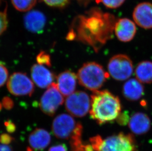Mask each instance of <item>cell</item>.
Returning <instances> with one entry per match:
<instances>
[{
    "instance_id": "1",
    "label": "cell",
    "mask_w": 152,
    "mask_h": 151,
    "mask_svg": "<svg viewBox=\"0 0 152 151\" xmlns=\"http://www.w3.org/2000/svg\"><path fill=\"white\" fill-rule=\"evenodd\" d=\"M90 114L98 124L103 125L116 120L121 112L120 100L107 90L94 91L91 95Z\"/></svg>"
},
{
    "instance_id": "2",
    "label": "cell",
    "mask_w": 152,
    "mask_h": 151,
    "mask_svg": "<svg viewBox=\"0 0 152 151\" xmlns=\"http://www.w3.org/2000/svg\"><path fill=\"white\" fill-rule=\"evenodd\" d=\"M109 76L101 64L96 62L85 63L79 69L77 74L79 83L93 92L103 86Z\"/></svg>"
},
{
    "instance_id": "3",
    "label": "cell",
    "mask_w": 152,
    "mask_h": 151,
    "mask_svg": "<svg viewBox=\"0 0 152 151\" xmlns=\"http://www.w3.org/2000/svg\"><path fill=\"white\" fill-rule=\"evenodd\" d=\"M52 131L60 139L70 140L82 137L83 126L72 115L66 113L57 116L52 122Z\"/></svg>"
},
{
    "instance_id": "4",
    "label": "cell",
    "mask_w": 152,
    "mask_h": 151,
    "mask_svg": "<svg viewBox=\"0 0 152 151\" xmlns=\"http://www.w3.org/2000/svg\"><path fill=\"white\" fill-rule=\"evenodd\" d=\"M109 75L114 80L123 81L129 78L134 71L132 60L124 54H118L112 57L108 63Z\"/></svg>"
},
{
    "instance_id": "5",
    "label": "cell",
    "mask_w": 152,
    "mask_h": 151,
    "mask_svg": "<svg viewBox=\"0 0 152 151\" xmlns=\"http://www.w3.org/2000/svg\"><path fill=\"white\" fill-rule=\"evenodd\" d=\"M133 135L123 133L110 136L103 139L100 151H136Z\"/></svg>"
},
{
    "instance_id": "6",
    "label": "cell",
    "mask_w": 152,
    "mask_h": 151,
    "mask_svg": "<svg viewBox=\"0 0 152 151\" xmlns=\"http://www.w3.org/2000/svg\"><path fill=\"white\" fill-rule=\"evenodd\" d=\"M65 107L68 113L73 116L84 117L90 110V98L85 92H75L67 97Z\"/></svg>"
},
{
    "instance_id": "7",
    "label": "cell",
    "mask_w": 152,
    "mask_h": 151,
    "mask_svg": "<svg viewBox=\"0 0 152 151\" xmlns=\"http://www.w3.org/2000/svg\"><path fill=\"white\" fill-rule=\"evenodd\" d=\"M64 102L63 95L59 91L57 84L53 83L41 97L39 107L45 114L53 116Z\"/></svg>"
},
{
    "instance_id": "8",
    "label": "cell",
    "mask_w": 152,
    "mask_h": 151,
    "mask_svg": "<svg viewBox=\"0 0 152 151\" xmlns=\"http://www.w3.org/2000/svg\"><path fill=\"white\" fill-rule=\"evenodd\" d=\"M7 88L11 94L16 96H31L34 90L33 81L26 74L21 72H15L10 76Z\"/></svg>"
},
{
    "instance_id": "9",
    "label": "cell",
    "mask_w": 152,
    "mask_h": 151,
    "mask_svg": "<svg viewBox=\"0 0 152 151\" xmlns=\"http://www.w3.org/2000/svg\"><path fill=\"white\" fill-rule=\"evenodd\" d=\"M133 18L140 27L152 29V4L143 2L137 4L134 10Z\"/></svg>"
},
{
    "instance_id": "10",
    "label": "cell",
    "mask_w": 152,
    "mask_h": 151,
    "mask_svg": "<svg viewBox=\"0 0 152 151\" xmlns=\"http://www.w3.org/2000/svg\"><path fill=\"white\" fill-rule=\"evenodd\" d=\"M31 77L34 82L42 89L48 88L54 81L55 75L45 66L34 64L31 69Z\"/></svg>"
},
{
    "instance_id": "11",
    "label": "cell",
    "mask_w": 152,
    "mask_h": 151,
    "mask_svg": "<svg viewBox=\"0 0 152 151\" xmlns=\"http://www.w3.org/2000/svg\"><path fill=\"white\" fill-rule=\"evenodd\" d=\"M117 38L120 41L128 42L134 39L136 33L135 24L128 18L120 19L114 26Z\"/></svg>"
},
{
    "instance_id": "12",
    "label": "cell",
    "mask_w": 152,
    "mask_h": 151,
    "mask_svg": "<svg viewBox=\"0 0 152 151\" xmlns=\"http://www.w3.org/2000/svg\"><path fill=\"white\" fill-rule=\"evenodd\" d=\"M46 16L39 10H33L28 12L24 17V24L28 31L35 33L43 31L46 25Z\"/></svg>"
},
{
    "instance_id": "13",
    "label": "cell",
    "mask_w": 152,
    "mask_h": 151,
    "mask_svg": "<svg viewBox=\"0 0 152 151\" xmlns=\"http://www.w3.org/2000/svg\"><path fill=\"white\" fill-rule=\"evenodd\" d=\"M129 127L134 134L142 135L146 134L151 128L149 117L144 113L138 112L129 118Z\"/></svg>"
},
{
    "instance_id": "14",
    "label": "cell",
    "mask_w": 152,
    "mask_h": 151,
    "mask_svg": "<svg viewBox=\"0 0 152 151\" xmlns=\"http://www.w3.org/2000/svg\"><path fill=\"white\" fill-rule=\"evenodd\" d=\"M77 79V75L69 70L63 72L58 75L57 78V85L63 95L69 96L75 92Z\"/></svg>"
},
{
    "instance_id": "15",
    "label": "cell",
    "mask_w": 152,
    "mask_h": 151,
    "mask_svg": "<svg viewBox=\"0 0 152 151\" xmlns=\"http://www.w3.org/2000/svg\"><path fill=\"white\" fill-rule=\"evenodd\" d=\"M51 141L50 134L42 128H36L28 137L29 145L34 150H42L49 146Z\"/></svg>"
},
{
    "instance_id": "16",
    "label": "cell",
    "mask_w": 152,
    "mask_h": 151,
    "mask_svg": "<svg viewBox=\"0 0 152 151\" xmlns=\"http://www.w3.org/2000/svg\"><path fill=\"white\" fill-rule=\"evenodd\" d=\"M122 93L127 100L135 101L139 100L144 93L142 83L135 78H131L126 81L123 86Z\"/></svg>"
},
{
    "instance_id": "17",
    "label": "cell",
    "mask_w": 152,
    "mask_h": 151,
    "mask_svg": "<svg viewBox=\"0 0 152 151\" xmlns=\"http://www.w3.org/2000/svg\"><path fill=\"white\" fill-rule=\"evenodd\" d=\"M136 79L142 83H152V62L149 60L141 61L135 69Z\"/></svg>"
},
{
    "instance_id": "18",
    "label": "cell",
    "mask_w": 152,
    "mask_h": 151,
    "mask_svg": "<svg viewBox=\"0 0 152 151\" xmlns=\"http://www.w3.org/2000/svg\"><path fill=\"white\" fill-rule=\"evenodd\" d=\"M37 0H12L14 7L20 12H27L34 7Z\"/></svg>"
},
{
    "instance_id": "19",
    "label": "cell",
    "mask_w": 152,
    "mask_h": 151,
    "mask_svg": "<svg viewBox=\"0 0 152 151\" xmlns=\"http://www.w3.org/2000/svg\"><path fill=\"white\" fill-rule=\"evenodd\" d=\"M71 151H94L90 144L83 142L82 138L69 142Z\"/></svg>"
},
{
    "instance_id": "20",
    "label": "cell",
    "mask_w": 152,
    "mask_h": 151,
    "mask_svg": "<svg viewBox=\"0 0 152 151\" xmlns=\"http://www.w3.org/2000/svg\"><path fill=\"white\" fill-rule=\"evenodd\" d=\"M37 61L38 64L42 65L48 66L50 67L51 66V57L48 53L45 51L40 52L37 57Z\"/></svg>"
},
{
    "instance_id": "21",
    "label": "cell",
    "mask_w": 152,
    "mask_h": 151,
    "mask_svg": "<svg viewBox=\"0 0 152 151\" xmlns=\"http://www.w3.org/2000/svg\"><path fill=\"white\" fill-rule=\"evenodd\" d=\"M104 6L109 9H117L123 4L125 0H99Z\"/></svg>"
},
{
    "instance_id": "22",
    "label": "cell",
    "mask_w": 152,
    "mask_h": 151,
    "mask_svg": "<svg viewBox=\"0 0 152 151\" xmlns=\"http://www.w3.org/2000/svg\"><path fill=\"white\" fill-rule=\"evenodd\" d=\"M103 139L99 135L92 137L90 139V144L94 151H101Z\"/></svg>"
},
{
    "instance_id": "23",
    "label": "cell",
    "mask_w": 152,
    "mask_h": 151,
    "mask_svg": "<svg viewBox=\"0 0 152 151\" xmlns=\"http://www.w3.org/2000/svg\"><path fill=\"white\" fill-rule=\"evenodd\" d=\"M9 72L7 67L0 63V87H2L7 81Z\"/></svg>"
},
{
    "instance_id": "24",
    "label": "cell",
    "mask_w": 152,
    "mask_h": 151,
    "mask_svg": "<svg viewBox=\"0 0 152 151\" xmlns=\"http://www.w3.org/2000/svg\"><path fill=\"white\" fill-rule=\"evenodd\" d=\"M8 25L6 12H0V36L6 30Z\"/></svg>"
},
{
    "instance_id": "25",
    "label": "cell",
    "mask_w": 152,
    "mask_h": 151,
    "mask_svg": "<svg viewBox=\"0 0 152 151\" xmlns=\"http://www.w3.org/2000/svg\"><path fill=\"white\" fill-rule=\"evenodd\" d=\"M46 4L54 7H63L66 5L69 0H43Z\"/></svg>"
},
{
    "instance_id": "26",
    "label": "cell",
    "mask_w": 152,
    "mask_h": 151,
    "mask_svg": "<svg viewBox=\"0 0 152 151\" xmlns=\"http://www.w3.org/2000/svg\"><path fill=\"white\" fill-rule=\"evenodd\" d=\"M13 140V137L7 134H3L0 136V144L9 145Z\"/></svg>"
},
{
    "instance_id": "27",
    "label": "cell",
    "mask_w": 152,
    "mask_h": 151,
    "mask_svg": "<svg viewBox=\"0 0 152 151\" xmlns=\"http://www.w3.org/2000/svg\"><path fill=\"white\" fill-rule=\"evenodd\" d=\"M3 107L7 110H12L14 107V102L12 99L9 97H4L1 102Z\"/></svg>"
},
{
    "instance_id": "28",
    "label": "cell",
    "mask_w": 152,
    "mask_h": 151,
    "mask_svg": "<svg viewBox=\"0 0 152 151\" xmlns=\"http://www.w3.org/2000/svg\"><path fill=\"white\" fill-rule=\"evenodd\" d=\"M6 130L9 133H13L16 131V126L14 123L10 120H7L4 122Z\"/></svg>"
},
{
    "instance_id": "29",
    "label": "cell",
    "mask_w": 152,
    "mask_h": 151,
    "mask_svg": "<svg viewBox=\"0 0 152 151\" xmlns=\"http://www.w3.org/2000/svg\"><path fill=\"white\" fill-rule=\"evenodd\" d=\"M116 120L118 123L121 125H125L126 124L129 123V118L127 114L123 113V114H120Z\"/></svg>"
},
{
    "instance_id": "30",
    "label": "cell",
    "mask_w": 152,
    "mask_h": 151,
    "mask_svg": "<svg viewBox=\"0 0 152 151\" xmlns=\"http://www.w3.org/2000/svg\"><path fill=\"white\" fill-rule=\"evenodd\" d=\"M48 151H68V149L65 144H59L50 147Z\"/></svg>"
},
{
    "instance_id": "31",
    "label": "cell",
    "mask_w": 152,
    "mask_h": 151,
    "mask_svg": "<svg viewBox=\"0 0 152 151\" xmlns=\"http://www.w3.org/2000/svg\"><path fill=\"white\" fill-rule=\"evenodd\" d=\"M0 151H13V149L10 146L0 144Z\"/></svg>"
},
{
    "instance_id": "32",
    "label": "cell",
    "mask_w": 152,
    "mask_h": 151,
    "mask_svg": "<svg viewBox=\"0 0 152 151\" xmlns=\"http://www.w3.org/2000/svg\"><path fill=\"white\" fill-rule=\"evenodd\" d=\"M26 151H36L34 150V149L32 148H31V147H27V148L26 149Z\"/></svg>"
},
{
    "instance_id": "33",
    "label": "cell",
    "mask_w": 152,
    "mask_h": 151,
    "mask_svg": "<svg viewBox=\"0 0 152 151\" xmlns=\"http://www.w3.org/2000/svg\"><path fill=\"white\" fill-rule=\"evenodd\" d=\"M2 107H3L2 104L0 103V111H1V109H2Z\"/></svg>"
}]
</instances>
